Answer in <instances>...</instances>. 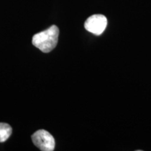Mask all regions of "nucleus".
<instances>
[{"label":"nucleus","mask_w":151,"mask_h":151,"mask_svg":"<svg viewBox=\"0 0 151 151\" xmlns=\"http://www.w3.org/2000/svg\"><path fill=\"white\" fill-rule=\"evenodd\" d=\"M59 29L52 25L48 29L36 34L32 37V44L43 52H49L55 48L58 41Z\"/></svg>","instance_id":"obj_1"},{"label":"nucleus","mask_w":151,"mask_h":151,"mask_svg":"<svg viewBox=\"0 0 151 151\" xmlns=\"http://www.w3.org/2000/svg\"><path fill=\"white\" fill-rule=\"evenodd\" d=\"M32 140L37 148L43 151H52L55 146L53 137L46 130H38L32 136Z\"/></svg>","instance_id":"obj_2"},{"label":"nucleus","mask_w":151,"mask_h":151,"mask_svg":"<svg viewBox=\"0 0 151 151\" xmlns=\"http://www.w3.org/2000/svg\"><path fill=\"white\" fill-rule=\"evenodd\" d=\"M107 23L108 21L106 16L101 14H94L87 19L84 27L89 32L99 36L104 32Z\"/></svg>","instance_id":"obj_3"},{"label":"nucleus","mask_w":151,"mask_h":151,"mask_svg":"<svg viewBox=\"0 0 151 151\" xmlns=\"http://www.w3.org/2000/svg\"><path fill=\"white\" fill-rule=\"evenodd\" d=\"M12 128L9 124L0 123V143L4 142L10 137Z\"/></svg>","instance_id":"obj_4"}]
</instances>
